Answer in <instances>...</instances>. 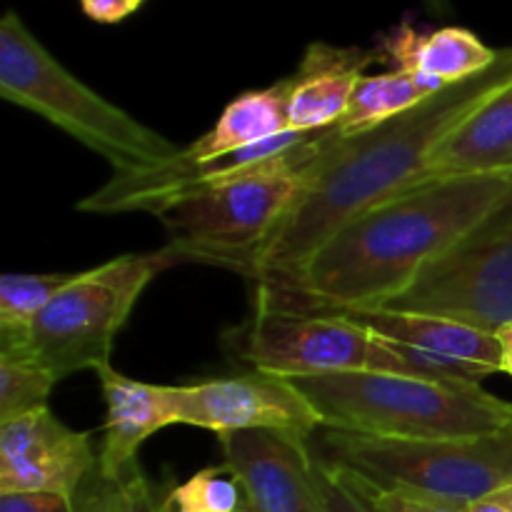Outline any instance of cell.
<instances>
[{"mask_svg":"<svg viewBox=\"0 0 512 512\" xmlns=\"http://www.w3.org/2000/svg\"><path fill=\"white\" fill-rule=\"evenodd\" d=\"M0 98L53 123L108 160L113 173L153 168L180 150L75 78L15 10L0 20Z\"/></svg>","mask_w":512,"mask_h":512,"instance_id":"obj_4","label":"cell"},{"mask_svg":"<svg viewBox=\"0 0 512 512\" xmlns=\"http://www.w3.org/2000/svg\"><path fill=\"white\" fill-rule=\"evenodd\" d=\"M80 493L73 498L53 493H0V512H83Z\"/></svg>","mask_w":512,"mask_h":512,"instance_id":"obj_26","label":"cell"},{"mask_svg":"<svg viewBox=\"0 0 512 512\" xmlns=\"http://www.w3.org/2000/svg\"><path fill=\"white\" fill-rule=\"evenodd\" d=\"M318 410L323 428L383 440L480 438L512 428V403L480 383L398 373L318 375L293 380Z\"/></svg>","mask_w":512,"mask_h":512,"instance_id":"obj_3","label":"cell"},{"mask_svg":"<svg viewBox=\"0 0 512 512\" xmlns=\"http://www.w3.org/2000/svg\"><path fill=\"white\" fill-rule=\"evenodd\" d=\"M313 458L378 488H405L470 508L512 488V428L480 438L383 440L318 428Z\"/></svg>","mask_w":512,"mask_h":512,"instance_id":"obj_7","label":"cell"},{"mask_svg":"<svg viewBox=\"0 0 512 512\" xmlns=\"http://www.w3.org/2000/svg\"><path fill=\"white\" fill-rule=\"evenodd\" d=\"M240 480L228 465H210L185 483L175 485L163 500L160 512H238L245 508Z\"/></svg>","mask_w":512,"mask_h":512,"instance_id":"obj_21","label":"cell"},{"mask_svg":"<svg viewBox=\"0 0 512 512\" xmlns=\"http://www.w3.org/2000/svg\"><path fill=\"white\" fill-rule=\"evenodd\" d=\"M512 175V83L440 143L423 180Z\"/></svg>","mask_w":512,"mask_h":512,"instance_id":"obj_15","label":"cell"},{"mask_svg":"<svg viewBox=\"0 0 512 512\" xmlns=\"http://www.w3.org/2000/svg\"><path fill=\"white\" fill-rule=\"evenodd\" d=\"M103 388L108 420L105 440L98 453V473L105 480H120L138 468V450L145 440L168 425H178L175 418V385L140 383L113 368L98 370Z\"/></svg>","mask_w":512,"mask_h":512,"instance_id":"obj_13","label":"cell"},{"mask_svg":"<svg viewBox=\"0 0 512 512\" xmlns=\"http://www.w3.org/2000/svg\"><path fill=\"white\" fill-rule=\"evenodd\" d=\"M380 308L448 318L493 335L510 325L512 193Z\"/></svg>","mask_w":512,"mask_h":512,"instance_id":"obj_8","label":"cell"},{"mask_svg":"<svg viewBox=\"0 0 512 512\" xmlns=\"http://www.w3.org/2000/svg\"><path fill=\"white\" fill-rule=\"evenodd\" d=\"M223 463L243 485L253 512H325L308 438L290 430L218 435Z\"/></svg>","mask_w":512,"mask_h":512,"instance_id":"obj_12","label":"cell"},{"mask_svg":"<svg viewBox=\"0 0 512 512\" xmlns=\"http://www.w3.org/2000/svg\"><path fill=\"white\" fill-rule=\"evenodd\" d=\"M95 473L90 433L70 430L48 408L0 423V493L73 498Z\"/></svg>","mask_w":512,"mask_h":512,"instance_id":"obj_11","label":"cell"},{"mask_svg":"<svg viewBox=\"0 0 512 512\" xmlns=\"http://www.w3.org/2000/svg\"><path fill=\"white\" fill-rule=\"evenodd\" d=\"M58 380L30 360L0 358V423L48 408Z\"/></svg>","mask_w":512,"mask_h":512,"instance_id":"obj_22","label":"cell"},{"mask_svg":"<svg viewBox=\"0 0 512 512\" xmlns=\"http://www.w3.org/2000/svg\"><path fill=\"white\" fill-rule=\"evenodd\" d=\"M423 3L428 5L433 13H448V8H450V0H423Z\"/></svg>","mask_w":512,"mask_h":512,"instance_id":"obj_30","label":"cell"},{"mask_svg":"<svg viewBox=\"0 0 512 512\" xmlns=\"http://www.w3.org/2000/svg\"><path fill=\"white\" fill-rule=\"evenodd\" d=\"M335 313L350 315L370 333L393 340V343L413 345V348L428 350V353L443 355V358L480 365V368H488L490 373H503L498 335L485 333V330L470 328V325L455 323L448 318H435V315L398 313V310L385 308L335 310Z\"/></svg>","mask_w":512,"mask_h":512,"instance_id":"obj_17","label":"cell"},{"mask_svg":"<svg viewBox=\"0 0 512 512\" xmlns=\"http://www.w3.org/2000/svg\"><path fill=\"white\" fill-rule=\"evenodd\" d=\"M238 358L258 373L298 380L375 370L378 338L335 310H305L255 295V313L238 338Z\"/></svg>","mask_w":512,"mask_h":512,"instance_id":"obj_9","label":"cell"},{"mask_svg":"<svg viewBox=\"0 0 512 512\" xmlns=\"http://www.w3.org/2000/svg\"><path fill=\"white\" fill-rule=\"evenodd\" d=\"M378 53L380 60L393 63L395 70L425 75L448 88L488 70L498 60L500 50L490 48L475 33L455 25L423 33L403 23L380 40Z\"/></svg>","mask_w":512,"mask_h":512,"instance_id":"obj_16","label":"cell"},{"mask_svg":"<svg viewBox=\"0 0 512 512\" xmlns=\"http://www.w3.org/2000/svg\"><path fill=\"white\" fill-rule=\"evenodd\" d=\"M178 425L210 430H290L313 435L323 428L318 410L293 380L265 373L215 378L195 385H175Z\"/></svg>","mask_w":512,"mask_h":512,"instance_id":"obj_10","label":"cell"},{"mask_svg":"<svg viewBox=\"0 0 512 512\" xmlns=\"http://www.w3.org/2000/svg\"><path fill=\"white\" fill-rule=\"evenodd\" d=\"M468 512H512V510L505 503H500L498 498H488V500H480V503L470 505Z\"/></svg>","mask_w":512,"mask_h":512,"instance_id":"obj_29","label":"cell"},{"mask_svg":"<svg viewBox=\"0 0 512 512\" xmlns=\"http://www.w3.org/2000/svg\"><path fill=\"white\" fill-rule=\"evenodd\" d=\"M80 495L83 512H160V500L140 468H133L120 480H105L95 473Z\"/></svg>","mask_w":512,"mask_h":512,"instance_id":"obj_23","label":"cell"},{"mask_svg":"<svg viewBox=\"0 0 512 512\" xmlns=\"http://www.w3.org/2000/svg\"><path fill=\"white\" fill-rule=\"evenodd\" d=\"M378 60V48L310 43L298 70L290 75V130L310 133L338 123L365 70Z\"/></svg>","mask_w":512,"mask_h":512,"instance_id":"obj_14","label":"cell"},{"mask_svg":"<svg viewBox=\"0 0 512 512\" xmlns=\"http://www.w3.org/2000/svg\"><path fill=\"white\" fill-rule=\"evenodd\" d=\"M495 498H498L500 503H505V505H508V508L512 510V488L503 490V493H498V495H495Z\"/></svg>","mask_w":512,"mask_h":512,"instance_id":"obj_31","label":"cell"},{"mask_svg":"<svg viewBox=\"0 0 512 512\" xmlns=\"http://www.w3.org/2000/svg\"><path fill=\"white\" fill-rule=\"evenodd\" d=\"M238 512H253V510H250V505H248V503H245V508H240Z\"/></svg>","mask_w":512,"mask_h":512,"instance_id":"obj_32","label":"cell"},{"mask_svg":"<svg viewBox=\"0 0 512 512\" xmlns=\"http://www.w3.org/2000/svg\"><path fill=\"white\" fill-rule=\"evenodd\" d=\"M183 263L170 245L120 255L73 275L18 340L0 343V358L30 360L63 380L78 370L108 368L113 343L150 280Z\"/></svg>","mask_w":512,"mask_h":512,"instance_id":"obj_6","label":"cell"},{"mask_svg":"<svg viewBox=\"0 0 512 512\" xmlns=\"http://www.w3.org/2000/svg\"><path fill=\"white\" fill-rule=\"evenodd\" d=\"M145 0H80V8L90 20L103 25H113L133 15Z\"/></svg>","mask_w":512,"mask_h":512,"instance_id":"obj_27","label":"cell"},{"mask_svg":"<svg viewBox=\"0 0 512 512\" xmlns=\"http://www.w3.org/2000/svg\"><path fill=\"white\" fill-rule=\"evenodd\" d=\"M290 90H293V80L288 75L270 88L238 95L220 113L213 128L190 143L185 153L193 158H213V155L233 153V150L265 143V140L288 133Z\"/></svg>","mask_w":512,"mask_h":512,"instance_id":"obj_18","label":"cell"},{"mask_svg":"<svg viewBox=\"0 0 512 512\" xmlns=\"http://www.w3.org/2000/svg\"><path fill=\"white\" fill-rule=\"evenodd\" d=\"M510 193L512 175L418 183L350 218L290 283L255 295L305 310L380 308Z\"/></svg>","mask_w":512,"mask_h":512,"instance_id":"obj_2","label":"cell"},{"mask_svg":"<svg viewBox=\"0 0 512 512\" xmlns=\"http://www.w3.org/2000/svg\"><path fill=\"white\" fill-rule=\"evenodd\" d=\"M512 83V48L483 73L448 85L375 128L330 140L303 170L298 198L250 263L255 285H285L350 218L423 180L445 138Z\"/></svg>","mask_w":512,"mask_h":512,"instance_id":"obj_1","label":"cell"},{"mask_svg":"<svg viewBox=\"0 0 512 512\" xmlns=\"http://www.w3.org/2000/svg\"><path fill=\"white\" fill-rule=\"evenodd\" d=\"M345 475H348L350 483L360 490V495L368 500L373 512H468L465 505L450 503V500H440L433 498V495L415 493V490L405 488H378V485L365 483V480L355 478V475L350 473Z\"/></svg>","mask_w":512,"mask_h":512,"instance_id":"obj_24","label":"cell"},{"mask_svg":"<svg viewBox=\"0 0 512 512\" xmlns=\"http://www.w3.org/2000/svg\"><path fill=\"white\" fill-rule=\"evenodd\" d=\"M438 90H443V85L410 70L393 68L388 73L365 75L350 98L348 110L335 125L343 135H358L415 108Z\"/></svg>","mask_w":512,"mask_h":512,"instance_id":"obj_19","label":"cell"},{"mask_svg":"<svg viewBox=\"0 0 512 512\" xmlns=\"http://www.w3.org/2000/svg\"><path fill=\"white\" fill-rule=\"evenodd\" d=\"M498 343H500V355H503V373L512 378V323L500 328L498 333Z\"/></svg>","mask_w":512,"mask_h":512,"instance_id":"obj_28","label":"cell"},{"mask_svg":"<svg viewBox=\"0 0 512 512\" xmlns=\"http://www.w3.org/2000/svg\"><path fill=\"white\" fill-rule=\"evenodd\" d=\"M70 280V273H5L0 278V343L23 338Z\"/></svg>","mask_w":512,"mask_h":512,"instance_id":"obj_20","label":"cell"},{"mask_svg":"<svg viewBox=\"0 0 512 512\" xmlns=\"http://www.w3.org/2000/svg\"><path fill=\"white\" fill-rule=\"evenodd\" d=\"M338 135V125H330L285 158L165 205L155 218L168 233V245L183 263L218 265L248 278L255 253L298 198L300 170Z\"/></svg>","mask_w":512,"mask_h":512,"instance_id":"obj_5","label":"cell"},{"mask_svg":"<svg viewBox=\"0 0 512 512\" xmlns=\"http://www.w3.org/2000/svg\"><path fill=\"white\" fill-rule=\"evenodd\" d=\"M315 475H318V488L320 495H323L325 512H373L368 500L360 495V490L350 483L343 470L320 463L315 458Z\"/></svg>","mask_w":512,"mask_h":512,"instance_id":"obj_25","label":"cell"}]
</instances>
